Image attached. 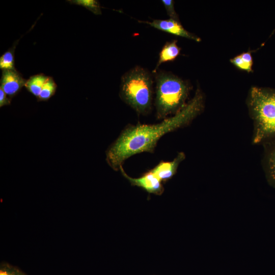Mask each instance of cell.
Segmentation results:
<instances>
[{
	"label": "cell",
	"mask_w": 275,
	"mask_h": 275,
	"mask_svg": "<svg viewBox=\"0 0 275 275\" xmlns=\"http://www.w3.org/2000/svg\"><path fill=\"white\" fill-rule=\"evenodd\" d=\"M204 97L197 89L193 98L176 114L153 124L128 125L106 151V161L115 171L120 170L131 156L143 152L154 153L165 134L189 124L202 112Z\"/></svg>",
	"instance_id": "obj_1"
},
{
	"label": "cell",
	"mask_w": 275,
	"mask_h": 275,
	"mask_svg": "<svg viewBox=\"0 0 275 275\" xmlns=\"http://www.w3.org/2000/svg\"><path fill=\"white\" fill-rule=\"evenodd\" d=\"M155 73V116L162 120L186 106L190 88L186 81L171 72L160 71Z\"/></svg>",
	"instance_id": "obj_2"
},
{
	"label": "cell",
	"mask_w": 275,
	"mask_h": 275,
	"mask_svg": "<svg viewBox=\"0 0 275 275\" xmlns=\"http://www.w3.org/2000/svg\"><path fill=\"white\" fill-rule=\"evenodd\" d=\"M153 79L150 72L138 66L131 68L121 77L120 97L139 115H147L152 109Z\"/></svg>",
	"instance_id": "obj_3"
},
{
	"label": "cell",
	"mask_w": 275,
	"mask_h": 275,
	"mask_svg": "<svg viewBox=\"0 0 275 275\" xmlns=\"http://www.w3.org/2000/svg\"><path fill=\"white\" fill-rule=\"evenodd\" d=\"M249 106L254 120L253 143H264L275 138V90L253 87Z\"/></svg>",
	"instance_id": "obj_4"
},
{
	"label": "cell",
	"mask_w": 275,
	"mask_h": 275,
	"mask_svg": "<svg viewBox=\"0 0 275 275\" xmlns=\"http://www.w3.org/2000/svg\"><path fill=\"white\" fill-rule=\"evenodd\" d=\"M122 175L132 186L141 187L149 194L160 196L164 191L162 182L150 170L138 178H133L127 174L123 166L120 168Z\"/></svg>",
	"instance_id": "obj_5"
},
{
	"label": "cell",
	"mask_w": 275,
	"mask_h": 275,
	"mask_svg": "<svg viewBox=\"0 0 275 275\" xmlns=\"http://www.w3.org/2000/svg\"><path fill=\"white\" fill-rule=\"evenodd\" d=\"M148 24L158 30L171 34L186 38L190 40L200 42L201 39L185 30L179 21L169 18L166 20L154 19L152 21H140Z\"/></svg>",
	"instance_id": "obj_6"
},
{
	"label": "cell",
	"mask_w": 275,
	"mask_h": 275,
	"mask_svg": "<svg viewBox=\"0 0 275 275\" xmlns=\"http://www.w3.org/2000/svg\"><path fill=\"white\" fill-rule=\"evenodd\" d=\"M26 82V79L16 69L2 70L0 88L11 99L20 92Z\"/></svg>",
	"instance_id": "obj_7"
},
{
	"label": "cell",
	"mask_w": 275,
	"mask_h": 275,
	"mask_svg": "<svg viewBox=\"0 0 275 275\" xmlns=\"http://www.w3.org/2000/svg\"><path fill=\"white\" fill-rule=\"evenodd\" d=\"M185 158L184 153L179 152L173 160L160 161L150 171L161 182H166L175 175L179 164Z\"/></svg>",
	"instance_id": "obj_8"
},
{
	"label": "cell",
	"mask_w": 275,
	"mask_h": 275,
	"mask_svg": "<svg viewBox=\"0 0 275 275\" xmlns=\"http://www.w3.org/2000/svg\"><path fill=\"white\" fill-rule=\"evenodd\" d=\"M265 145L264 170L268 183L275 187V138L263 143Z\"/></svg>",
	"instance_id": "obj_9"
},
{
	"label": "cell",
	"mask_w": 275,
	"mask_h": 275,
	"mask_svg": "<svg viewBox=\"0 0 275 275\" xmlns=\"http://www.w3.org/2000/svg\"><path fill=\"white\" fill-rule=\"evenodd\" d=\"M180 48L177 44V40L167 42L163 46L159 54L154 73L157 71L159 67L163 63L174 61L180 54Z\"/></svg>",
	"instance_id": "obj_10"
},
{
	"label": "cell",
	"mask_w": 275,
	"mask_h": 275,
	"mask_svg": "<svg viewBox=\"0 0 275 275\" xmlns=\"http://www.w3.org/2000/svg\"><path fill=\"white\" fill-rule=\"evenodd\" d=\"M48 78L49 76L43 73L34 75L26 80L24 87L29 92L37 98Z\"/></svg>",
	"instance_id": "obj_11"
},
{
	"label": "cell",
	"mask_w": 275,
	"mask_h": 275,
	"mask_svg": "<svg viewBox=\"0 0 275 275\" xmlns=\"http://www.w3.org/2000/svg\"><path fill=\"white\" fill-rule=\"evenodd\" d=\"M17 44V42H15L14 45L0 57V68L2 70L16 69L14 64V52Z\"/></svg>",
	"instance_id": "obj_12"
},
{
	"label": "cell",
	"mask_w": 275,
	"mask_h": 275,
	"mask_svg": "<svg viewBox=\"0 0 275 275\" xmlns=\"http://www.w3.org/2000/svg\"><path fill=\"white\" fill-rule=\"evenodd\" d=\"M57 85L52 77L48 79L43 85L41 91L37 98L38 101H47L56 93Z\"/></svg>",
	"instance_id": "obj_13"
},
{
	"label": "cell",
	"mask_w": 275,
	"mask_h": 275,
	"mask_svg": "<svg viewBox=\"0 0 275 275\" xmlns=\"http://www.w3.org/2000/svg\"><path fill=\"white\" fill-rule=\"evenodd\" d=\"M70 4L79 5L86 8L94 14L101 15V8L99 2L96 0H68Z\"/></svg>",
	"instance_id": "obj_14"
},
{
	"label": "cell",
	"mask_w": 275,
	"mask_h": 275,
	"mask_svg": "<svg viewBox=\"0 0 275 275\" xmlns=\"http://www.w3.org/2000/svg\"><path fill=\"white\" fill-rule=\"evenodd\" d=\"M161 3L163 4L170 18L179 21L178 15L175 10L174 1L172 0H162Z\"/></svg>",
	"instance_id": "obj_15"
},
{
	"label": "cell",
	"mask_w": 275,
	"mask_h": 275,
	"mask_svg": "<svg viewBox=\"0 0 275 275\" xmlns=\"http://www.w3.org/2000/svg\"><path fill=\"white\" fill-rule=\"evenodd\" d=\"M231 62L236 67L240 69L245 70L247 72L252 71V68L249 67L242 60L239 55L230 60Z\"/></svg>",
	"instance_id": "obj_16"
},
{
	"label": "cell",
	"mask_w": 275,
	"mask_h": 275,
	"mask_svg": "<svg viewBox=\"0 0 275 275\" xmlns=\"http://www.w3.org/2000/svg\"><path fill=\"white\" fill-rule=\"evenodd\" d=\"M11 100L5 92L0 88V107H2L5 105H10Z\"/></svg>",
	"instance_id": "obj_17"
},
{
	"label": "cell",
	"mask_w": 275,
	"mask_h": 275,
	"mask_svg": "<svg viewBox=\"0 0 275 275\" xmlns=\"http://www.w3.org/2000/svg\"><path fill=\"white\" fill-rule=\"evenodd\" d=\"M243 62L250 68H252L253 59L251 52H243L239 54Z\"/></svg>",
	"instance_id": "obj_18"
},
{
	"label": "cell",
	"mask_w": 275,
	"mask_h": 275,
	"mask_svg": "<svg viewBox=\"0 0 275 275\" xmlns=\"http://www.w3.org/2000/svg\"><path fill=\"white\" fill-rule=\"evenodd\" d=\"M0 275H14V274L10 273L6 271L1 270L0 271Z\"/></svg>",
	"instance_id": "obj_19"
}]
</instances>
